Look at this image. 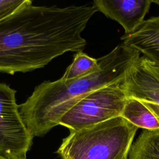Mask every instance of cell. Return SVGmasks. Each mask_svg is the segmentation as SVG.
Masks as SVG:
<instances>
[{
	"label": "cell",
	"instance_id": "obj_13",
	"mask_svg": "<svg viewBox=\"0 0 159 159\" xmlns=\"http://www.w3.org/2000/svg\"><path fill=\"white\" fill-rule=\"evenodd\" d=\"M152 3H155L157 5L159 6V0H152Z\"/></svg>",
	"mask_w": 159,
	"mask_h": 159
},
{
	"label": "cell",
	"instance_id": "obj_10",
	"mask_svg": "<svg viewBox=\"0 0 159 159\" xmlns=\"http://www.w3.org/2000/svg\"><path fill=\"white\" fill-rule=\"evenodd\" d=\"M129 159H159V130L143 129L132 143Z\"/></svg>",
	"mask_w": 159,
	"mask_h": 159
},
{
	"label": "cell",
	"instance_id": "obj_6",
	"mask_svg": "<svg viewBox=\"0 0 159 159\" xmlns=\"http://www.w3.org/2000/svg\"><path fill=\"white\" fill-rule=\"evenodd\" d=\"M122 85L127 98L143 104L159 122V68L140 56L127 71Z\"/></svg>",
	"mask_w": 159,
	"mask_h": 159
},
{
	"label": "cell",
	"instance_id": "obj_14",
	"mask_svg": "<svg viewBox=\"0 0 159 159\" xmlns=\"http://www.w3.org/2000/svg\"><path fill=\"white\" fill-rule=\"evenodd\" d=\"M0 159H5V158H2V157H0Z\"/></svg>",
	"mask_w": 159,
	"mask_h": 159
},
{
	"label": "cell",
	"instance_id": "obj_11",
	"mask_svg": "<svg viewBox=\"0 0 159 159\" xmlns=\"http://www.w3.org/2000/svg\"><path fill=\"white\" fill-rule=\"evenodd\" d=\"M98 68L97 59L88 56L83 50H80L74 55L73 62L67 67L61 78L72 80L80 78L95 71Z\"/></svg>",
	"mask_w": 159,
	"mask_h": 159
},
{
	"label": "cell",
	"instance_id": "obj_2",
	"mask_svg": "<svg viewBox=\"0 0 159 159\" xmlns=\"http://www.w3.org/2000/svg\"><path fill=\"white\" fill-rule=\"evenodd\" d=\"M121 43L98 58L99 68L86 76L45 81L37 86L26 101L19 105L20 116L32 134L42 137L59 125L61 117L90 93L123 80L140 55Z\"/></svg>",
	"mask_w": 159,
	"mask_h": 159
},
{
	"label": "cell",
	"instance_id": "obj_1",
	"mask_svg": "<svg viewBox=\"0 0 159 159\" xmlns=\"http://www.w3.org/2000/svg\"><path fill=\"white\" fill-rule=\"evenodd\" d=\"M96 12L93 3L58 7L25 0L0 20V72L31 71L67 52L83 50L81 33Z\"/></svg>",
	"mask_w": 159,
	"mask_h": 159
},
{
	"label": "cell",
	"instance_id": "obj_9",
	"mask_svg": "<svg viewBox=\"0 0 159 159\" xmlns=\"http://www.w3.org/2000/svg\"><path fill=\"white\" fill-rule=\"evenodd\" d=\"M120 117L138 128L159 130V122L155 116L139 101L127 98Z\"/></svg>",
	"mask_w": 159,
	"mask_h": 159
},
{
	"label": "cell",
	"instance_id": "obj_4",
	"mask_svg": "<svg viewBox=\"0 0 159 159\" xmlns=\"http://www.w3.org/2000/svg\"><path fill=\"white\" fill-rule=\"evenodd\" d=\"M122 81L84 96L61 117L59 125L75 131L120 116L127 100Z\"/></svg>",
	"mask_w": 159,
	"mask_h": 159
},
{
	"label": "cell",
	"instance_id": "obj_7",
	"mask_svg": "<svg viewBox=\"0 0 159 159\" xmlns=\"http://www.w3.org/2000/svg\"><path fill=\"white\" fill-rule=\"evenodd\" d=\"M98 11L118 22L124 34L134 31L143 21L149 11L152 0H95Z\"/></svg>",
	"mask_w": 159,
	"mask_h": 159
},
{
	"label": "cell",
	"instance_id": "obj_12",
	"mask_svg": "<svg viewBox=\"0 0 159 159\" xmlns=\"http://www.w3.org/2000/svg\"><path fill=\"white\" fill-rule=\"evenodd\" d=\"M25 0H0V20L25 2Z\"/></svg>",
	"mask_w": 159,
	"mask_h": 159
},
{
	"label": "cell",
	"instance_id": "obj_8",
	"mask_svg": "<svg viewBox=\"0 0 159 159\" xmlns=\"http://www.w3.org/2000/svg\"><path fill=\"white\" fill-rule=\"evenodd\" d=\"M120 40L159 68V16L144 20L134 31L124 34Z\"/></svg>",
	"mask_w": 159,
	"mask_h": 159
},
{
	"label": "cell",
	"instance_id": "obj_3",
	"mask_svg": "<svg viewBox=\"0 0 159 159\" xmlns=\"http://www.w3.org/2000/svg\"><path fill=\"white\" fill-rule=\"evenodd\" d=\"M138 129L124 118L116 117L70 131L57 153L61 159H128Z\"/></svg>",
	"mask_w": 159,
	"mask_h": 159
},
{
	"label": "cell",
	"instance_id": "obj_5",
	"mask_svg": "<svg viewBox=\"0 0 159 159\" xmlns=\"http://www.w3.org/2000/svg\"><path fill=\"white\" fill-rule=\"evenodd\" d=\"M16 93L0 83V157L5 159H26L34 139L20 116Z\"/></svg>",
	"mask_w": 159,
	"mask_h": 159
}]
</instances>
